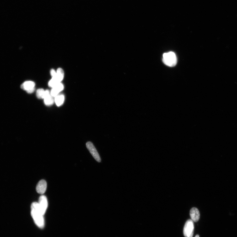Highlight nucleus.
<instances>
[{
    "label": "nucleus",
    "instance_id": "1",
    "mask_svg": "<svg viewBox=\"0 0 237 237\" xmlns=\"http://www.w3.org/2000/svg\"><path fill=\"white\" fill-rule=\"evenodd\" d=\"M31 208V216L35 222L39 227L43 228L45 224L43 215L41 212L38 203L36 202L33 203Z\"/></svg>",
    "mask_w": 237,
    "mask_h": 237
},
{
    "label": "nucleus",
    "instance_id": "2",
    "mask_svg": "<svg viewBox=\"0 0 237 237\" xmlns=\"http://www.w3.org/2000/svg\"><path fill=\"white\" fill-rule=\"evenodd\" d=\"M162 61L167 66L173 67L177 63V58L175 54L173 52L165 53L163 54Z\"/></svg>",
    "mask_w": 237,
    "mask_h": 237
},
{
    "label": "nucleus",
    "instance_id": "3",
    "mask_svg": "<svg viewBox=\"0 0 237 237\" xmlns=\"http://www.w3.org/2000/svg\"><path fill=\"white\" fill-rule=\"evenodd\" d=\"M194 231L193 221L189 219L186 222L184 229V234L186 237H193Z\"/></svg>",
    "mask_w": 237,
    "mask_h": 237
},
{
    "label": "nucleus",
    "instance_id": "4",
    "mask_svg": "<svg viewBox=\"0 0 237 237\" xmlns=\"http://www.w3.org/2000/svg\"><path fill=\"white\" fill-rule=\"evenodd\" d=\"M86 146L95 159L98 162H101V158L93 143L91 142H88L86 143Z\"/></svg>",
    "mask_w": 237,
    "mask_h": 237
},
{
    "label": "nucleus",
    "instance_id": "5",
    "mask_svg": "<svg viewBox=\"0 0 237 237\" xmlns=\"http://www.w3.org/2000/svg\"><path fill=\"white\" fill-rule=\"evenodd\" d=\"M38 203L41 212L44 215L48 206V202L46 197L45 195H41L39 198Z\"/></svg>",
    "mask_w": 237,
    "mask_h": 237
},
{
    "label": "nucleus",
    "instance_id": "6",
    "mask_svg": "<svg viewBox=\"0 0 237 237\" xmlns=\"http://www.w3.org/2000/svg\"><path fill=\"white\" fill-rule=\"evenodd\" d=\"M35 83L32 81H27L21 84V88L29 93H33L35 90Z\"/></svg>",
    "mask_w": 237,
    "mask_h": 237
},
{
    "label": "nucleus",
    "instance_id": "7",
    "mask_svg": "<svg viewBox=\"0 0 237 237\" xmlns=\"http://www.w3.org/2000/svg\"><path fill=\"white\" fill-rule=\"evenodd\" d=\"M47 188V183L44 180H41L37 184L36 190L37 192L41 194H43L46 191Z\"/></svg>",
    "mask_w": 237,
    "mask_h": 237
},
{
    "label": "nucleus",
    "instance_id": "8",
    "mask_svg": "<svg viewBox=\"0 0 237 237\" xmlns=\"http://www.w3.org/2000/svg\"><path fill=\"white\" fill-rule=\"evenodd\" d=\"M64 87L63 85L59 83L52 89L50 93L51 95L53 97H55L63 89Z\"/></svg>",
    "mask_w": 237,
    "mask_h": 237
},
{
    "label": "nucleus",
    "instance_id": "9",
    "mask_svg": "<svg viewBox=\"0 0 237 237\" xmlns=\"http://www.w3.org/2000/svg\"><path fill=\"white\" fill-rule=\"evenodd\" d=\"M190 215L191 220L195 222H197L199 221L200 217V214L199 211L196 208H193L191 210Z\"/></svg>",
    "mask_w": 237,
    "mask_h": 237
},
{
    "label": "nucleus",
    "instance_id": "10",
    "mask_svg": "<svg viewBox=\"0 0 237 237\" xmlns=\"http://www.w3.org/2000/svg\"><path fill=\"white\" fill-rule=\"evenodd\" d=\"M64 77L63 70L61 68H60L57 69L55 77H52L54 78L58 82L60 83L63 79Z\"/></svg>",
    "mask_w": 237,
    "mask_h": 237
},
{
    "label": "nucleus",
    "instance_id": "11",
    "mask_svg": "<svg viewBox=\"0 0 237 237\" xmlns=\"http://www.w3.org/2000/svg\"><path fill=\"white\" fill-rule=\"evenodd\" d=\"M54 99L56 105L58 106H61L63 103L64 101V96L63 95H58Z\"/></svg>",
    "mask_w": 237,
    "mask_h": 237
},
{
    "label": "nucleus",
    "instance_id": "12",
    "mask_svg": "<svg viewBox=\"0 0 237 237\" xmlns=\"http://www.w3.org/2000/svg\"><path fill=\"white\" fill-rule=\"evenodd\" d=\"M54 100L51 95H48L44 99V102L45 105H51L54 103Z\"/></svg>",
    "mask_w": 237,
    "mask_h": 237
},
{
    "label": "nucleus",
    "instance_id": "13",
    "mask_svg": "<svg viewBox=\"0 0 237 237\" xmlns=\"http://www.w3.org/2000/svg\"><path fill=\"white\" fill-rule=\"evenodd\" d=\"M45 91L43 89H39L37 90L36 92V96L39 99H44Z\"/></svg>",
    "mask_w": 237,
    "mask_h": 237
},
{
    "label": "nucleus",
    "instance_id": "14",
    "mask_svg": "<svg viewBox=\"0 0 237 237\" xmlns=\"http://www.w3.org/2000/svg\"><path fill=\"white\" fill-rule=\"evenodd\" d=\"M59 83L54 78L52 77V79L49 82V86L52 88H53L56 85Z\"/></svg>",
    "mask_w": 237,
    "mask_h": 237
},
{
    "label": "nucleus",
    "instance_id": "15",
    "mask_svg": "<svg viewBox=\"0 0 237 237\" xmlns=\"http://www.w3.org/2000/svg\"><path fill=\"white\" fill-rule=\"evenodd\" d=\"M51 74L52 77H53L56 76V72L54 69H52L51 71Z\"/></svg>",
    "mask_w": 237,
    "mask_h": 237
},
{
    "label": "nucleus",
    "instance_id": "16",
    "mask_svg": "<svg viewBox=\"0 0 237 237\" xmlns=\"http://www.w3.org/2000/svg\"><path fill=\"white\" fill-rule=\"evenodd\" d=\"M195 237H200L199 235H197L196 236H195Z\"/></svg>",
    "mask_w": 237,
    "mask_h": 237
}]
</instances>
